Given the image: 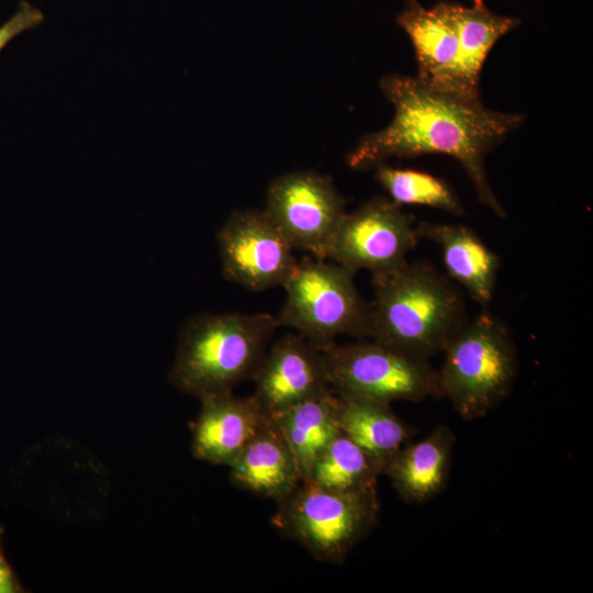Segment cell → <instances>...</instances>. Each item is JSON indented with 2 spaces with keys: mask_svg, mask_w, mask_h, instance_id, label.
I'll list each match as a JSON object with an SVG mask.
<instances>
[{
  "mask_svg": "<svg viewBox=\"0 0 593 593\" xmlns=\"http://www.w3.org/2000/svg\"><path fill=\"white\" fill-rule=\"evenodd\" d=\"M380 87L394 107V116L387 127L358 143L347 156L348 166L365 169L390 157L447 155L463 167L480 202L505 217L484 163L486 155L521 125L523 116L490 110L480 96L441 88L418 77L384 76Z\"/></svg>",
  "mask_w": 593,
  "mask_h": 593,
  "instance_id": "6da1fadb",
  "label": "cell"
},
{
  "mask_svg": "<svg viewBox=\"0 0 593 593\" xmlns=\"http://www.w3.org/2000/svg\"><path fill=\"white\" fill-rule=\"evenodd\" d=\"M370 338L429 360L468 322L460 291L430 265L409 262L372 275Z\"/></svg>",
  "mask_w": 593,
  "mask_h": 593,
  "instance_id": "7a4b0ae2",
  "label": "cell"
},
{
  "mask_svg": "<svg viewBox=\"0 0 593 593\" xmlns=\"http://www.w3.org/2000/svg\"><path fill=\"white\" fill-rule=\"evenodd\" d=\"M277 327V317L268 313L190 317L179 334L172 384L197 398L233 392L254 378Z\"/></svg>",
  "mask_w": 593,
  "mask_h": 593,
  "instance_id": "3957f363",
  "label": "cell"
},
{
  "mask_svg": "<svg viewBox=\"0 0 593 593\" xmlns=\"http://www.w3.org/2000/svg\"><path fill=\"white\" fill-rule=\"evenodd\" d=\"M436 370L439 396L466 421L485 416L510 394L518 353L505 325L482 312L463 325L443 351Z\"/></svg>",
  "mask_w": 593,
  "mask_h": 593,
  "instance_id": "277c9868",
  "label": "cell"
},
{
  "mask_svg": "<svg viewBox=\"0 0 593 593\" xmlns=\"http://www.w3.org/2000/svg\"><path fill=\"white\" fill-rule=\"evenodd\" d=\"M351 270L307 256L298 261L283 283L286 300L277 321L321 351L337 336H370L371 313L354 282Z\"/></svg>",
  "mask_w": 593,
  "mask_h": 593,
  "instance_id": "5b68a950",
  "label": "cell"
},
{
  "mask_svg": "<svg viewBox=\"0 0 593 593\" xmlns=\"http://www.w3.org/2000/svg\"><path fill=\"white\" fill-rule=\"evenodd\" d=\"M379 511L377 489L336 491L301 482L278 503L271 524L316 560L338 564L371 533Z\"/></svg>",
  "mask_w": 593,
  "mask_h": 593,
  "instance_id": "8992f818",
  "label": "cell"
},
{
  "mask_svg": "<svg viewBox=\"0 0 593 593\" xmlns=\"http://www.w3.org/2000/svg\"><path fill=\"white\" fill-rule=\"evenodd\" d=\"M323 353L327 380L338 395L391 404L439 396L436 369L374 339L334 344Z\"/></svg>",
  "mask_w": 593,
  "mask_h": 593,
  "instance_id": "52a82bcc",
  "label": "cell"
},
{
  "mask_svg": "<svg viewBox=\"0 0 593 593\" xmlns=\"http://www.w3.org/2000/svg\"><path fill=\"white\" fill-rule=\"evenodd\" d=\"M418 238L412 215L390 199L374 198L344 215L327 258L353 272L384 273L407 261Z\"/></svg>",
  "mask_w": 593,
  "mask_h": 593,
  "instance_id": "ba28073f",
  "label": "cell"
},
{
  "mask_svg": "<svg viewBox=\"0 0 593 593\" xmlns=\"http://www.w3.org/2000/svg\"><path fill=\"white\" fill-rule=\"evenodd\" d=\"M265 212L294 249L326 259L333 236L346 214L345 201L327 176L289 172L273 179Z\"/></svg>",
  "mask_w": 593,
  "mask_h": 593,
  "instance_id": "9c48e42d",
  "label": "cell"
},
{
  "mask_svg": "<svg viewBox=\"0 0 593 593\" xmlns=\"http://www.w3.org/2000/svg\"><path fill=\"white\" fill-rule=\"evenodd\" d=\"M216 239L224 277L250 291L282 287L299 261L265 210L233 212Z\"/></svg>",
  "mask_w": 593,
  "mask_h": 593,
  "instance_id": "30bf717a",
  "label": "cell"
},
{
  "mask_svg": "<svg viewBox=\"0 0 593 593\" xmlns=\"http://www.w3.org/2000/svg\"><path fill=\"white\" fill-rule=\"evenodd\" d=\"M253 379V396L268 416L331 388L323 353L298 333L267 349Z\"/></svg>",
  "mask_w": 593,
  "mask_h": 593,
  "instance_id": "8fae6325",
  "label": "cell"
},
{
  "mask_svg": "<svg viewBox=\"0 0 593 593\" xmlns=\"http://www.w3.org/2000/svg\"><path fill=\"white\" fill-rule=\"evenodd\" d=\"M199 399L201 409L192 424V452L200 460L228 467L268 415L253 395L224 392Z\"/></svg>",
  "mask_w": 593,
  "mask_h": 593,
  "instance_id": "7c38bea8",
  "label": "cell"
},
{
  "mask_svg": "<svg viewBox=\"0 0 593 593\" xmlns=\"http://www.w3.org/2000/svg\"><path fill=\"white\" fill-rule=\"evenodd\" d=\"M228 468L235 486L277 503L302 482L294 455L269 416Z\"/></svg>",
  "mask_w": 593,
  "mask_h": 593,
  "instance_id": "4fadbf2b",
  "label": "cell"
},
{
  "mask_svg": "<svg viewBox=\"0 0 593 593\" xmlns=\"http://www.w3.org/2000/svg\"><path fill=\"white\" fill-rule=\"evenodd\" d=\"M398 24L407 34L416 56L418 78L448 88L459 58L460 42L451 2L425 9L416 0L406 2Z\"/></svg>",
  "mask_w": 593,
  "mask_h": 593,
  "instance_id": "5bb4252c",
  "label": "cell"
},
{
  "mask_svg": "<svg viewBox=\"0 0 593 593\" xmlns=\"http://www.w3.org/2000/svg\"><path fill=\"white\" fill-rule=\"evenodd\" d=\"M455 443L452 429L437 425L424 438L405 444L387 463L383 474L404 502H427L448 482Z\"/></svg>",
  "mask_w": 593,
  "mask_h": 593,
  "instance_id": "9a60e30c",
  "label": "cell"
},
{
  "mask_svg": "<svg viewBox=\"0 0 593 593\" xmlns=\"http://www.w3.org/2000/svg\"><path fill=\"white\" fill-rule=\"evenodd\" d=\"M416 228L419 237L438 245L449 277L477 302L490 303L500 269L497 255L463 225L424 222Z\"/></svg>",
  "mask_w": 593,
  "mask_h": 593,
  "instance_id": "2e32d148",
  "label": "cell"
},
{
  "mask_svg": "<svg viewBox=\"0 0 593 593\" xmlns=\"http://www.w3.org/2000/svg\"><path fill=\"white\" fill-rule=\"evenodd\" d=\"M338 395V394H337ZM339 430L383 468L416 433L390 404L338 395Z\"/></svg>",
  "mask_w": 593,
  "mask_h": 593,
  "instance_id": "e0dca14e",
  "label": "cell"
},
{
  "mask_svg": "<svg viewBox=\"0 0 593 593\" xmlns=\"http://www.w3.org/2000/svg\"><path fill=\"white\" fill-rule=\"evenodd\" d=\"M269 417L291 448L302 481L315 459L340 432L338 395L331 388Z\"/></svg>",
  "mask_w": 593,
  "mask_h": 593,
  "instance_id": "ac0fdd59",
  "label": "cell"
},
{
  "mask_svg": "<svg viewBox=\"0 0 593 593\" xmlns=\"http://www.w3.org/2000/svg\"><path fill=\"white\" fill-rule=\"evenodd\" d=\"M451 5L458 26L460 52L450 85L446 89L480 96V76L490 51L504 34L519 24V20L493 13L484 4L469 8L451 2Z\"/></svg>",
  "mask_w": 593,
  "mask_h": 593,
  "instance_id": "d6986e66",
  "label": "cell"
},
{
  "mask_svg": "<svg viewBox=\"0 0 593 593\" xmlns=\"http://www.w3.org/2000/svg\"><path fill=\"white\" fill-rule=\"evenodd\" d=\"M382 466L339 432L311 466L302 482L336 491L377 489Z\"/></svg>",
  "mask_w": 593,
  "mask_h": 593,
  "instance_id": "ffe728a7",
  "label": "cell"
},
{
  "mask_svg": "<svg viewBox=\"0 0 593 593\" xmlns=\"http://www.w3.org/2000/svg\"><path fill=\"white\" fill-rule=\"evenodd\" d=\"M374 178L398 205L418 204L461 215L465 209L450 187L441 179L415 169L374 166Z\"/></svg>",
  "mask_w": 593,
  "mask_h": 593,
  "instance_id": "44dd1931",
  "label": "cell"
},
{
  "mask_svg": "<svg viewBox=\"0 0 593 593\" xmlns=\"http://www.w3.org/2000/svg\"><path fill=\"white\" fill-rule=\"evenodd\" d=\"M45 20L43 12L29 3L21 1L16 11L0 26V52L20 34L33 30Z\"/></svg>",
  "mask_w": 593,
  "mask_h": 593,
  "instance_id": "7402d4cb",
  "label": "cell"
},
{
  "mask_svg": "<svg viewBox=\"0 0 593 593\" xmlns=\"http://www.w3.org/2000/svg\"><path fill=\"white\" fill-rule=\"evenodd\" d=\"M2 528L0 527V593H16L22 592V586L19 583L13 570L9 566L2 551L1 536Z\"/></svg>",
  "mask_w": 593,
  "mask_h": 593,
  "instance_id": "603a6c76",
  "label": "cell"
},
{
  "mask_svg": "<svg viewBox=\"0 0 593 593\" xmlns=\"http://www.w3.org/2000/svg\"><path fill=\"white\" fill-rule=\"evenodd\" d=\"M405 1L409 2V1H413V0H405ZM473 4L474 5H482V4H484V2H483V0H473Z\"/></svg>",
  "mask_w": 593,
  "mask_h": 593,
  "instance_id": "cb8c5ba5",
  "label": "cell"
}]
</instances>
